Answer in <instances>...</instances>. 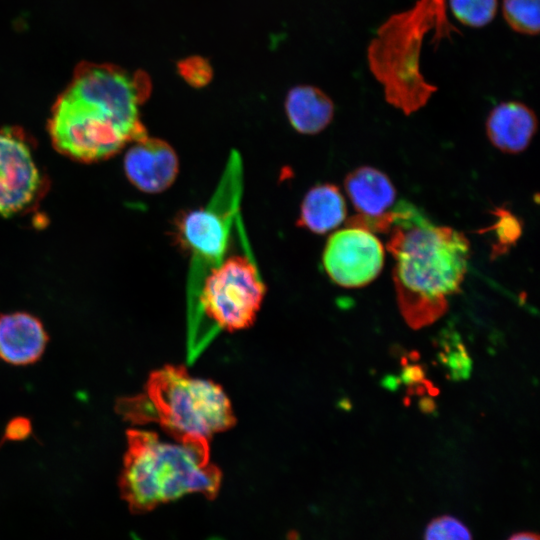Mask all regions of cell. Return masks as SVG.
Listing matches in <instances>:
<instances>
[{
    "mask_svg": "<svg viewBox=\"0 0 540 540\" xmlns=\"http://www.w3.org/2000/svg\"><path fill=\"white\" fill-rule=\"evenodd\" d=\"M151 90L143 72L84 65L53 106L49 133L55 148L83 162L107 159L145 136L140 105Z\"/></svg>",
    "mask_w": 540,
    "mask_h": 540,
    "instance_id": "obj_1",
    "label": "cell"
},
{
    "mask_svg": "<svg viewBox=\"0 0 540 540\" xmlns=\"http://www.w3.org/2000/svg\"><path fill=\"white\" fill-rule=\"evenodd\" d=\"M387 249L394 259L399 308L410 326L423 327L446 310L468 270L470 243L460 231L435 225L409 204L393 210Z\"/></svg>",
    "mask_w": 540,
    "mask_h": 540,
    "instance_id": "obj_2",
    "label": "cell"
},
{
    "mask_svg": "<svg viewBox=\"0 0 540 540\" xmlns=\"http://www.w3.org/2000/svg\"><path fill=\"white\" fill-rule=\"evenodd\" d=\"M119 487L133 512H145L189 493L217 496L221 471L209 441L165 442L151 431L129 429Z\"/></svg>",
    "mask_w": 540,
    "mask_h": 540,
    "instance_id": "obj_3",
    "label": "cell"
},
{
    "mask_svg": "<svg viewBox=\"0 0 540 540\" xmlns=\"http://www.w3.org/2000/svg\"><path fill=\"white\" fill-rule=\"evenodd\" d=\"M117 411L135 424L154 422L176 442L207 440L236 423L231 403L218 384L193 377L182 365L153 371L144 392L124 398Z\"/></svg>",
    "mask_w": 540,
    "mask_h": 540,
    "instance_id": "obj_4",
    "label": "cell"
},
{
    "mask_svg": "<svg viewBox=\"0 0 540 540\" xmlns=\"http://www.w3.org/2000/svg\"><path fill=\"white\" fill-rule=\"evenodd\" d=\"M444 8V0L418 1L389 18L369 46V66L387 102L405 114L423 107L436 90L422 76L419 59L424 34L434 25L449 28Z\"/></svg>",
    "mask_w": 540,
    "mask_h": 540,
    "instance_id": "obj_5",
    "label": "cell"
},
{
    "mask_svg": "<svg viewBox=\"0 0 540 540\" xmlns=\"http://www.w3.org/2000/svg\"><path fill=\"white\" fill-rule=\"evenodd\" d=\"M241 192L242 164L234 152L209 204L186 213L178 222L180 240L192 256L195 277L201 276V271L206 275L223 260Z\"/></svg>",
    "mask_w": 540,
    "mask_h": 540,
    "instance_id": "obj_6",
    "label": "cell"
},
{
    "mask_svg": "<svg viewBox=\"0 0 540 540\" xmlns=\"http://www.w3.org/2000/svg\"><path fill=\"white\" fill-rule=\"evenodd\" d=\"M200 285L198 303L204 314L229 332L253 324L266 292L255 263L245 255L223 259Z\"/></svg>",
    "mask_w": 540,
    "mask_h": 540,
    "instance_id": "obj_7",
    "label": "cell"
},
{
    "mask_svg": "<svg viewBox=\"0 0 540 540\" xmlns=\"http://www.w3.org/2000/svg\"><path fill=\"white\" fill-rule=\"evenodd\" d=\"M384 257V247L373 232L347 225L329 236L322 261L333 282L345 288H359L377 278Z\"/></svg>",
    "mask_w": 540,
    "mask_h": 540,
    "instance_id": "obj_8",
    "label": "cell"
},
{
    "mask_svg": "<svg viewBox=\"0 0 540 540\" xmlns=\"http://www.w3.org/2000/svg\"><path fill=\"white\" fill-rule=\"evenodd\" d=\"M43 182L25 136L15 128H0V217L29 208L38 198Z\"/></svg>",
    "mask_w": 540,
    "mask_h": 540,
    "instance_id": "obj_9",
    "label": "cell"
},
{
    "mask_svg": "<svg viewBox=\"0 0 540 540\" xmlns=\"http://www.w3.org/2000/svg\"><path fill=\"white\" fill-rule=\"evenodd\" d=\"M124 172L138 190L157 194L175 182L179 159L165 140L145 136L131 143L124 156Z\"/></svg>",
    "mask_w": 540,
    "mask_h": 540,
    "instance_id": "obj_10",
    "label": "cell"
},
{
    "mask_svg": "<svg viewBox=\"0 0 540 540\" xmlns=\"http://www.w3.org/2000/svg\"><path fill=\"white\" fill-rule=\"evenodd\" d=\"M491 144L503 153L518 154L527 149L538 128L534 111L518 101L502 102L486 119Z\"/></svg>",
    "mask_w": 540,
    "mask_h": 540,
    "instance_id": "obj_11",
    "label": "cell"
},
{
    "mask_svg": "<svg viewBox=\"0 0 540 540\" xmlns=\"http://www.w3.org/2000/svg\"><path fill=\"white\" fill-rule=\"evenodd\" d=\"M48 335L35 316L16 312L0 316V360L27 365L43 354Z\"/></svg>",
    "mask_w": 540,
    "mask_h": 540,
    "instance_id": "obj_12",
    "label": "cell"
},
{
    "mask_svg": "<svg viewBox=\"0 0 540 540\" xmlns=\"http://www.w3.org/2000/svg\"><path fill=\"white\" fill-rule=\"evenodd\" d=\"M344 187L355 210L368 219L387 215L396 199V189L390 178L371 166L349 172Z\"/></svg>",
    "mask_w": 540,
    "mask_h": 540,
    "instance_id": "obj_13",
    "label": "cell"
},
{
    "mask_svg": "<svg viewBox=\"0 0 540 540\" xmlns=\"http://www.w3.org/2000/svg\"><path fill=\"white\" fill-rule=\"evenodd\" d=\"M285 113L294 130L304 135H315L331 123L334 104L321 89L300 85L288 92Z\"/></svg>",
    "mask_w": 540,
    "mask_h": 540,
    "instance_id": "obj_14",
    "label": "cell"
},
{
    "mask_svg": "<svg viewBox=\"0 0 540 540\" xmlns=\"http://www.w3.org/2000/svg\"><path fill=\"white\" fill-rule=\"evenodd\" d=\"M347 217V206L339 188L331 183L313 186L305 194L297 225L316 234L336 229Z\"/></svg>",
    "mask_w": 540,
    "mask_h": 540,
    "instance_id": "obj_15",
    "label": "cell"
},
{
    "mask_svg": "<svg viewBox=\"0 0 540 540\" xmlns=\"http://www.w3.org/2000/svg\"><path fill=\"white\" fill-rule=\"evenodd\" d=\"M502 13L509 27L523 35L540 30V0H503Z\"/></svg>",
    "mask_w": 540,
    "mask_h": 540,
    "instance_id": "obj_16",
    "label": "cell"
},
{
    "mask_svg": "<svg viewBox=\"0 0 540 540\" xmlns=\"http://www.w3.org/2000/svg\"><path fill=\"white\" fill-rule=\"evenodd\" d=\"M454 17L463 25L479 28L489 24L495 17L497 0H449Z\"/></svg>",
    "mask_w": 540,
    "mask_h": 540,
    "instance_id": "obj_17",
    "label": "cell"
},
{
    "mask_svg": "<svg viewBox=\"0 0 540 540\" xmlns=\"http://www.w3.org/2000/svg\"><path fill=\"white\" fill-rule=\"evenodd\" d=\"M425 540H472V538L462 522L450 516H442L428 525Z\"/></svg>",
    "mask_w": 540,
    "mask_h": 540,
    "instance_id": "obj_18",
    "label": "cell"
},
{
    "mask_svg": "<svg viewBox=\"0 0 540 540\" xmlns=\"http://www.w3.org/2000/svg\"><path fill=\"white\" fill-rule=\"evenodd\" d=\"M177 68L182 79L195 88L206 86L213 76L211 65L200 56H192L181 60Z\"/></svg>",
    "mask_w": 540,
    "mask_h": 540,
    "instance_id": "obj_19",
    "label": "cell"
},
{
    "mask_svg": "<svg viewBox=\"0 0 540 540\" xmlns=\"http://www.w3.org/2000/svg\"><path fill=\"white\" fill-rule=\"evenodd\" d=\"M509 540H539L538 537L532 533H519L512 536Z\"/></svg>",
    "mask_w": 540,
    "mask_h": 540,
    "instance_id": "obj_20",
    "label": "cell"
},
{
    "mask_svg": "<svg viewBox=\"0 0 540 540\" xmlns=\"http://www.w3.org/2000/svg\"><path fill=\"white\" fill-rule=\"evenodd\" d=\"M212 540V539H211ZM214 540V539H213Z\"/></svg>",
    "mask_w": 540,
    "mask_h": 540,
    "instance_id": "obj_21",
    "label": "cell"
}]
</instances>
